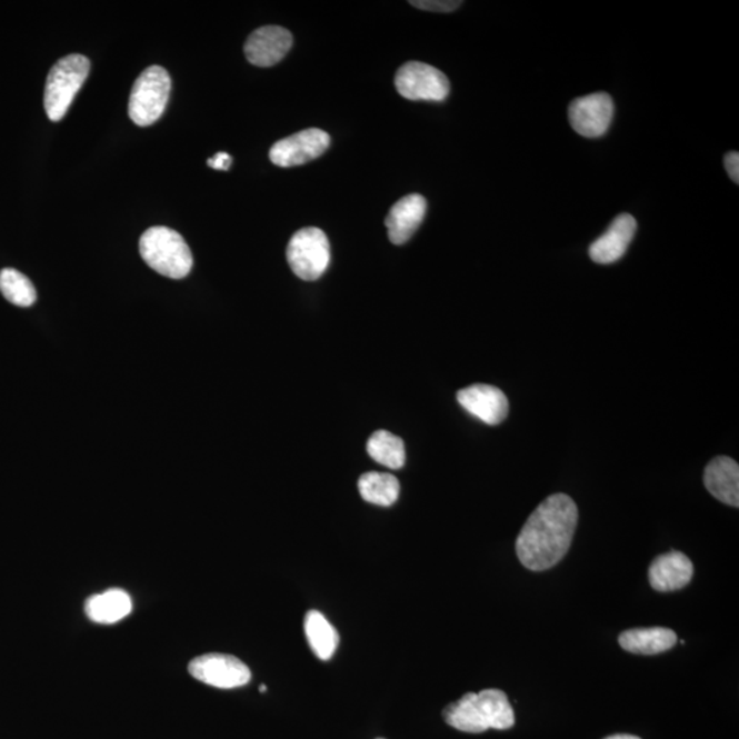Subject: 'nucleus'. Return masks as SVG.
Here are the masks:
<instances>
[{"instance_id":"1","label":"nucleus","mask_w":739,"mask_h":739,"mask_svg":"<svg viewBox=\"0 0 739 739\" xmlns=\"http://www.w3.org/2000/svg\"><path fill=\"white\" fill-rule=\"evenodd\" d=\"M578 525V508L570 496L543 500L526 520L517 540V555L526 569L547 571L570 551Z\"/></svg>"},{"instance_id":"2","label":"nucleus","mask_w":739,"mask_h":739,"mask_svg":"<svg viewBox=\"0 0 739 739\" xmlns=\"http://www.w3.org/2000/svg\"><path fill=\"white\" fill-rule=\"evenodd\" d=\"M443 719L453 729L471 735L487 730H508L516 725V715L505 691L485 689L467 693L443 709Z\"/></svg>"},{"instance_id":"3","label":"nucleus","mask_w":739,"mask_h":739,"mask_svg":"<svg viewBox=\"0 0 739 739\" xmlns=\"http://www.w3.org/2000/svg\"><path fill=\"white\" fill-rule=\"evenodd\" d=\"M140 256L152 270L181 280L191 273L192 252L180 233L164 227L150 228L141 236Z\"/></svg>"},{"instance_id":"4","label":"nucleus","mask_w":739,"mask_h":739,"mask_svg":"<svg viewBox=\"0 0 739 739\" xmlns=\"http://www.w3.org/2000/svg\"><path fill=\"white\" fill-rule=\"evenodd\" d=\"M90 69V59L80 54L59 59L51 68L44 91V109L51 121H61L67 114Z\"/></svg>"},{"instance_id":"5","label":"nucleus","mask_w":739,"mask_h":739,"mask_svg":"<svg viewBox=\"0 0 739 739\" xmlns=\"http://www.w3.org/2000/svg\"><path fill=\"white\" fill-rule=\"evenodd\" d=\"M171 91L167 69L150 67L134 81L129 98V117L138 127H150L162 117Z\"/></svg>"},{"instance_id":"6","label":"nucleus","mask_w":739,"mask_h":739,"mask_svg":"<svg viewBox=\"0 0 739 739\" xmlns=\"http://www.w3.org/2000/svg\"><path fill=\"white\" fill-rule=\"evenodd\" d=\"M289 266L300 280L316 281L328 270L330 244L318 228H304L292 236L287 248Z\"/></svg>"},{"instance_id":"7","label":"nucleus","mask_w":739,"mask_h":739,"mask_svg":"<svg viewBox=\"0 0 739 739\" xmlns=\"http://www.w3.org/2000/svg\"><path fill=\"white\" fill-rule=\"evenodd\" d=\"M395 86L401 97L416 102H443L451 91L449 80L441 70L416 61L408 62L398 70Z\"/></svg>"},{"instance_id":"8","label":"nucleus","mask_w":739,"mask_h":739,"mask_svg":"<svg viewBox=\"0 0 739 739\" xmlns=\"http://www.w3.org/2000/svg\"><path fill=\"white\" fill-rule=\"evenodd\" d=\"M188 671L194 679L218 689H236L251 681V671L232 655L207 653L193 659Z\"/></svg>"},{"instance_id":"9","label":"nucleus","mask_w":739,"mask_h":739,"mask_svg":"<svg viewBox=\"0 0 739 739\" xmlns=\"http://www.w3.org/2000/svg\"><path fill=\"white\" fill-rule=\"evenodd\" d=\"M330 136L321 129L311 128L277 141L270 148V161L280 168L300 167L327 152Z\"/></svg>"},{"instance_id":"10","label":"nucleus","mask_w":739,"mask_h":739,"mask_svg":"<svg viewBox=\"0 0 739 739\" xmlns=\"http://www.w3.org/2000/svg\"><path fill=\"white\" fill-rule=\"evenodd\" d=\"M613 111L610 94L596 92L573 100L569 108V120L573 130L583 138H601L611 127Z\"/></svg>"},{"instance_id":"11","label":"nucleus","mask_w":739,"mask_h":739,"mask_svg":"<svg viewBox=\"0 0 739 739\" xmlns=\"http://www.w3.org/2000/svg\"><path fill=\"white\" fill-rule=\"evenodd\" d=\"M293 38L288 29L268 26L250 34L244 46L248 62L259 68L274 67L292 49Z\"/></svg>"},{"instance_id":"12","label":"nucleus","mask_w":739,"mask_h":739,"mask_svg":"<svg viewBox=\"0 0 739 739\" xmlns=\"http://www.w3.org/2000/svg\"><path fill=\"white\" fill-rule=\"evenodd\" d=\"M458 401L467 412L487 425L501 423L510 411L507 396L499 388L485 383L459 390Z\"/></svg>"},{"instance_id":"13","label":"nucleus","mask_w":739,"mask_h":739,"mask_svg":"<svg viewBox=\"0 0 739 739\" xmlns=\"http://www.w3.org/2000/svg\"><path fill=\"white\" fill-rule=\"evenodd\" d=\"M426 210H428V202H426L422 194L412 193L400 199L390 209L386 220L390 242L395 246H401L410 240L418 228L421 227Z\"/></svg>"},{"instance_id":"14","label":"nucleus","mask_w":739,"mask_h":739,"mask_svg":"<svg viewBox=\"0 0 739 739\" xmlns=\"http://www.w3.org/2000/svg\"><path fill=\"white\" fill-rule=\"evenodd\" d=\"M636 232L637 221L635 217L620 214L615 218L607 232L590 246L589 256L591 260L600 264L617 262L628 251Z\"/></svg>"},{"instance_id":"15","label":"nucleus","mask_w":739,"mask_h":739,"mask_svg":"<svg viewBox=\"0 0 739 739\" xmlns=\"http://www.w3.org/2000/svg\"><path fill=\"white\" fill-rule=\"evenodd\" d=\"M693 563L682 552H668L658 556L649 567V583L658 591L681 590L693 578Z\"/></svg>"},{"instance_id":"16","label":"nucleus","mask_w":739,"mask_h":739,"mask_svg":"<svg viewBox=\"0 0 739 739\" xmlns=\"http://www.w3.org/2000/svg\"><path fill=\"white\" fill-rule=\"evenodd\" d=\"M703 483L715 499L739 507V466L735 459L715 458L703 472Z\"/></svg>"},{"instance_id":"17","label":"nucleus","mask_w":739,"mask_h":739,"mask_svg":"<svg viewBox=\"0 0 739 739\" xmlns=\"http://www.w3.org/2000/svg\"><path fill=\"white\" fill-rule=\"evenodd\" d=\"M132 612V599L122 589H110L91 596L86 602L87 617L94 623L112 625L120 622Z\"/></svg>"},{"instance_id":"18","label":"nucleus","mask_w":739,"mask_h":739,"mask_svg":"<svg viewBox=\"0 0 739 739\" xmlns=\"http://www.w3.org/2000/svg\"><path fill=\"white\" fill-rule=\"evenodd\" d=\"M676 632L666 628L632 629L619 636V646L636 655H659L676 647Z\"/></svg>"},{"instance_id":"19","label":"nucleus","mask_w":739,"mask_h":739,"mask_svg":"<svg viewBox=\"0 0 739 739\" xmlns=\"http://www.w3.org/2000/svg\"><path fill=\"white\" fill-rule=\"evenodd\" d=\"M304 632L318 659L329 660L339 647V632L321 612L309 611L304 618Z\"/></svg>"},{"instance_id":"20","label":"nucleus","mask_w":739,"mask_h":739,"mask_svg":"<svg viewBox=\"0 0 739 739\" xmlns=\"http://www.w3.org/2000/svg\"><path fill=\"white\" fill-rule=\"evenodd\" d=\"M359 493L370 505L390 507L399 499L400 483L398 478L386 472H368L359 478Z\"/></svg>"},{"instance_id":"21","label":"nucleus","mask_w":739,"mask_h":739,"mask_svg":"<svg viewBox=\"0 0 739 739\" xmlns=\"http://www.w3.org/2000/svg\"><path fill=\"white\" fill-rule=\"evenodd\" d=\"M368 452L377 463L388 469L399 470L406 463V448L403 440L389 431H376L368 441Z\"/></svg>"},{"instance_id":"22","label":"nucleus","mask_w":739,"mask_h":739,"mask_svg":"<svg viewBox=\"0 0 739 739\" xmlns=\"http://www.w3.org/2000/svg\"><path fill=\"white\" fill-rule=\"evenodd\" d=\"M0 292L11 304L19 307H31L38 299L31 280L16 269L0 271Z\"/></svg>"},{"instance_id":"23","label":"nucleus","mask_w":739,"mask_h":739,"mask_svg":"<svg viewBox=\"0 0 739 739\" xmlns=\"http://www.w3.org/2000/svg\"><path fill=\"white\" fill-rule=\"evenodd\" d=\"M410 4L417 9L436 11V13H449V11L459 9L462 2H457V0H412Z\"/></svg>"},{"instance_id":"24","label":"nucleus","mask_w":739,"mask_h":739,"mask_svg":"<svg viewBox=\"0 0 739 739\" xmlns=\"http://www.w3.org/2000/svg\"><path fill=\"white\" fill-rule=\"evenodd\" d=\"M725 164L727 169V173H729L730 179L738 184L739 182V153L738 152H730L727 153L725 158Z\"/></svg>"},{"instance_id":"25","label":"nucleus","mask_w":739,"mask_h":739,"mask_svg":"<svg viewBox=\"0 0 739 739\" xmlns=\"http://www.w3.org/2000/svg\"><path fill=\"white\" fill-rule=\"evenodd\" d=\"M207 164L216 170H229L230 164H232V157L227 152H218L214 158L207 161Z\"/></svg>"},{"instance_id":"26","label":"nucleus","mask_w":739,"mask_h":739,"mask_svg":"<svg viewBox=\"0 0 739 739\" xmlns=\"http://www.w3.org/2000/svg\"><path fill=\"white\" fill-rule=\"evenodd\" d=\"M606 739H641L640 737L636 736H630V735H617V736H611Z\"/></svg>"},{"instance_id":"27","label":"nucleus","mask_w":739,"mask_h":739,"mask_svg":"<svg viewBox=\"0 0 739 739\" xmlns=\"http://www.w3.org/2000/svg\"><path fill=\"white\" fill-rule=\"evenodd\" d=\"M260 691H262V693H264V691H266V686L264 685L260 686Z\"/></svg>"},{"instance_id":"28","label":"nucleus","mask_w":739,"mask_h":739,"mask_svg":"<svg viewBox=\"0 0 739 739\" xmlns=\"http://www.w3.org/2000/svg\"><path fill=\"white\" fill-rule=\"evenodd\" d=\"M381 739V738H380Z\"/></svg>"}]
</instances>
